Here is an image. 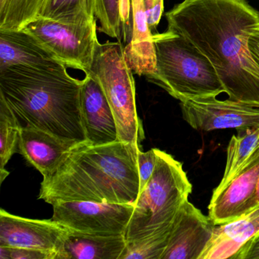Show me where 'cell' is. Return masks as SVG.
<instances>
[{"label":"cell","mask_w":259,"mask_h":259,"mask_svg":"<svg viewBox=\"0 0 259 259\" xmlns=\"http://www.w3.org/2000/svg\"><path fill=\"white\" fill-rule=\"evenodd\" d=\"M87 74L99 81L107 96L114 115L119 141L140 145L145 133L136 110L133 72L125 61L122 44L98 42Z\"/></svg>","instance_id":"obj_6"},{"label":"cell","mask_w":259,"mask_h":259,"mask_svg":"<svg viewBox=\"0 0 259 259\" xmlns=\"http://www.w3.org/2000/svg\"><path fill=\"white\" fill-rule=\"evenodd\" d=\"M248 49L251 58L259 67V25L248 36Z\"/></svg>","instance_id":"obj_29"},{"label":"cell","mask_w":259,"mask_h":259,"mask_svg":"<svg viewBox=\"0 0 259 259\" xmlns=\"http://www.w3.org/2000/svg\"><path fill=\"white\" fill-rule=\"evenodd\" d=\"M172 223L146 237L126 241L119 259H161L169 242Z\"/></svg>","instance_id":"obj_22"},{"label":"cell","mask_w":259,"mask_h":259,"mask_svg":"<svg viewBox=\"0 0 259 259\" xmlns=\"http://www.w3.org/2000/svg\"><path fill=\"white\" fill-rule=\"evenodd\" d=\"M215 224L186 201L172 223L169 242L161 259H199L210 241Z\"/></svg>","instance_id":"obj_11"},{"label":"cell","mask_w":259,"mask_h":259,"mask_svg":"<svg viewBox=\"0 0 259 259\" xmlns=\"http://www.w3.org/2000/svg\"><path fill=\"white\" fill-rule=\"evenodd\" d=\"M259 143V128H248L238 132V136H232L227 150L225 170L221 183L213 194L221 192L230 182L242 172L248 157Z\"/></svg>","instance_id":"obj_19"},{"label":"cell","mask_w":259,"mask_h":259,"mask_svg":"<svg viewBox=\"0 0 259 259\" xmlns=\"http://www.w3.org/2000/svg\"><path fill=\"white\" fill-rule=\"evenodd\" d=\"M257 162H259V143L257 146L256 147L254 151H253L252 154H251V156L248 157V160L245 162V165H244L243 168H242V171L245 170V169L250 167L252 165L255 164Z\"/></svg>","instance_id":"obj_31"},{"label":"cell","mask_w":259,"mask_h":259,"mask_svg":"<svg viewBox=\"0 0 259 259\" xmlns=\"http://www.w3.org/2000/svg\"><path fill=\"white\" fill-rule=\"evenodd\" d=\"M259 206V179L257 181V186H256L255 192H254V195H253L251 199L248 202V205H247L246 208H245V213H248V212L254 210L256 207Z\"/></svg>","instance_id":"obj_30"},{"label":"cell","mask_w":259,"mask_h":259,"mask_svg":"<svg viewBox=\"0 0 259 259\" xmlns=\"http://www.w3.org/2000/svg\"><path fill=\"white\" fill-rule=\"evenodd\" d=\"M192 191L182 163L157 149L155 169L135 204L125 240L142 239L170 225Z\"/></svg>","instance_id":"obj_5"},{"label":"cell","mask_w":259,"mask_h":259,"mask_svg":"<svg viewBox=\"0 0 259 259\" xmlns=\"http://www.w3.org/2000/svg\"><path fill=\"white\" fill-rule=\"evenodd\" d=\"M166 18L167 31L210 60L228 99L259 108V67L248 49L258 11L246 0H184Z\"/></svg>","instance_id":"obj_1"},{"label":"cell","mask_w":259,"mask_h":259,"mask_svg":"<svg viewBox=\"0 0 259 259\" xmlns=\"http://www.w3.org/2000/svg\"><path fill=\"white\" fill-rule=\"evenodd\" d=\"M52 219L71 231L95 236H125L135 204L57 201Z\"/></svg>","instance_id":"obj_8"},{"label":"cell","mask_w":259,"mask_h":259,"mask_svg":"<svg viewBox=\"0 0 259 259\" xmlns=\"http://www.w3.org/2000/svg\"><path fill=\"white\" fill-rule=\"evenodd\" d=\"M81 82L65 66L44 69L18 65L0 71V98L21 128L41 130L82 143L87 140L80 103Z\"/></svg>","instance_id":"obj_3"},{"label":"cell","mask_w":259,"mask_h":259,"mask_svg":"<svg viewBox=\"0 0 259 259\" xmlns=\"http://www.w3.org/2000/svg\"><path fill=\"white\" fill-rule=\"evenodd\" d=\"M22 30L66 67L84 74L91 69L99 42L96 20L88 25H71L37 17Z\"/></svg>","instance_id":"obj_7"},{"label":"cell","mask_w":259,"mask_h":259,"mask_svg":"<svg viewBox=\"0 0 259 259\" xmlns=\"http://www.w3.org/2000/svg\"><path fill=\"white\" fill-rule=\"evenodd\" d=\"M155 72L147 78L180 102L224 93L210 60L184 37L167 31L153 34Z\"/></svg>","instance_id":"obj_4"},{"label":"cell","mask_w":259,"mask_h":259,"mask_svg":"<svg viewBox=\"0 0 259 259\" xmlns=\"http://www.w3.org/2000/svg\"><path fill=\"white\" fill-rule=\"evenodd\" d=\"M78 145L41 130L21 128L18 153L46 178L60 166L68 153Z\"/></svg>","instance_id":"obj_13"},{"label":"cell","mask_w":259,"mask_h":259,"mask_svg":"<svg viewBox=\"0 0 259 259\" xmlns=\"http://www.w3.org/2000/svg\"><path fill=\"white\" fill-rule=\"evenodd\" d=\"M95 9L96 0H45L37 17L71 25H88L95 21Z\"/></svg>","instance_id":"obj_20"},{"label":"cell","mask_w":259,"mask_h":259,"mask_svg":"<svg viewBox=\"0 0 259 259\" xmlns=\"http://www.w3.org/2000/svg\"><path fill=\"white\" fill-rule=\"evenodd\" d=\"M259 179V162L242 171L221 192L212 194L208 216L215 225L230 222L245 214L255 192Z\"/></svg>","instance_id":"obj_14"},{"label":"cell","mask_w":259,"mask_h":259,"mask_svg":"<svg viewBox=\"0 0 259 259\" xmlns=\"http://www.w3.org/2000/svg\"><path fill=\"white\" fill-rule=\"evenodd\" d=\"M180 107L184 120L198 131L259 128L258 107L237 101L210 97L180 102Z\"/></svg>","instance_id":"obj_9"},{"label":"cell","mask_w":259,"mask_h":259,"mask_svg":"<svg viewBox=\"0 0 259 259\" xmlns=\"http://www.w3.org/2000/svg\"><path fill=\"white\" fill-rule=\"evenodd\" d=\"M235 259H259V232L244 245Z\"/></svg>","instance_id":"obj_28"},{"label":"cell","mask_w":259,"mask_h":259,"mask_svg":"<svg viewBox=\"0 0 259 259\" xmlns=\"http://www.w3.org/2000/svg\"><path fill=\"white\" fill-rule=\"evenodd\" d=\"M45 0H0V31H19L38 16Z\"/></svg>","instance_id":"obj_21"},{"label":"cell","mask_w":259,"mask_h":259,"mask_svg":"<svg viewBox=\"0 0 259 259\" xmlns=\"http://www.w3.org/2000/svg\"><path fill=\"white\" fill-rule=\"evenodd\" d=\"M259 232V206L226 224L216 225L199 259H235L244 245Z\"/></svg>","instance_id":"obj_15"},{"label":"cell","mask_w":259,"mask_h":259,"mask_svg":"<svg viewBox=\"0 0 259 259\" xmlns=\"http://www.w3.org/2000/svg\"><path fill=\"white\" fill-rule=\"evenodd\" d=\"M0 259H10V248L7 246H0Z\"/></svg>","instance_id":"obj_32"},{"label":"cell","mask_w":259,"mask_h":259,"mask_svg":"<svg viewBox=\"0 0 259 259\" xmlns=\"http://www.w3.org/2000/svg\"><path fill=\"white\" fill-rule=\"evenodd\" d=\"M10 248V259H57V257L55 251L34 248Z\"/></svg>","instance_id":"obj_26"},{"label":"cell","mask_w":259,"mask_h":259,"mask_svg":"<svg viewBox=\"0 0 259 259\" xmlns=\"http://www.w3.org/2000/svg\"><path fill=\"white\" fill-rule=\"evenodd\" d=\"M18 65L44 69L65 66L23 30L0 31V71Z\"/></svg>","instance_id":"obj_16"},{"label":"cell","mask_w":259,"mask_h":259,"mask_svg":"<svg viewBox=\"0 0 259 259\" xmlns=\"http://www.w3.org/2000/svg\"><path fill=\"white\" fill-rule=\"evenodd\" d=\"M125 236H95L71 231L57 259H119L125 248Z\"/></svg>","instance_id":"obj_18"},{"label":"cell","mask_w":259,"mask_h":259,"mask_svg":"<svg viewBox=\"0 0 259 259\" xmlns=\"http://www.w3.org/2000/svg\"><path fill=\"white\" fill-rule=\"evenodd\" d=\"M126 11L125 0H96L95 17L100 22V31L122 43Z\"/></svg>","instance_id":"obj_23"},{"label":"cell","mask_w":259,"mask_h":259,"mask_svg":"<svg viewBox=\"0 0 259 259\" xmlns=\"http://www.w3.org/2000/svg\"><path fill=\"white\" fill-rule=\"evenodd\" d=\"M21 127L16 116L7 103L0 98V170L15 153H18L20 140Z\"/></svg>","instance_id":"obj_24"},{"label":"cell","mask_w":259,"mask_h":259,"mask_svg":"<svg viewBox=\"0 0 259 259\" xmlns=\"http://www.w3.org/2000/svg\"><path fill=\"white\" fill-rule=\"evenodd\" d=\"M157 162V148H153L146 152L139 150L138 154L139 180H140V192L143 190L155 169Z\"/></svg>","instance_id":"obj_25"},{"label":"cell","mask_w":259,"mask_h":259,"mask_svg":"<svg viewBox=\"0 0 259 259\" xmlns=\"http://www.w3.org/2000/svg\"><path fill=\"white\" fill-rule=\"evenodd\" d=\"M70 232L52 218L29 219L0 210V246L46 250L58 254Z\"/></svg>","instance_id":"obj_10"},{"label":"cell","mask_w":259,"mask_h":259,"mask_svg":"<svg viewBox=\"0 0 259 259\" xmlns=\"http://www.w3.org/2000/svg\"><path fill=\"white\" fill-rule=\"evenodd\" d=\"M140 145L78 144L40 184L38 199L136 204L140 193Z\"/></svg>","instance_id":"obj_2"},{"label":"cell","mask_w":259,"mask_h":259,"mask_svg":"<svg viewBox=\"0 0 259 259\" xmlns=\"http://www.w3.org/2000/svg\"><path fill=\"white\" fill-rule=\"evenodd\" d=\"M80 103L88 143L100 145L118 142L117 126L108 100L99 81L89 74L81 82Z\"/></svg>","instance_id":"obj_12"},{"label":"cell","mask_w":259,"mask_h":259,"mask_svg":"<svg viewBox=\"0 0 259 259\" xmlns=\"http://www.w3.org/2000/svg\"><path fill=\"white\" fill-rule=\"evenodd\" d=\"M10 172L7 170V169H4V170H0V180H1V183L4 182V180L7 178V177H8Z\"/></svg>","instance_id":"obj_33"},{"label":"cell","mask_w":259,"mask_h":259,"mask_svg":"<svg viewBox=\"0 0 259 259\" xmlns=\"http://www.w3.org/2000/svg\"><path fill=\"white\" fill-rule=\"evenodd\" d=\"M132 36L124 48L127 64L136 75L151 77L156 70V54L153 34L148 26L144 0H131Z\"/></svg>","instance_id":"obj_17"},{"label":"cell","mask_w":259,"mask_h":259,"mask_svg":"<svg viewBox=\"0 0 259 259\" xmlns=\"http://www.w3.org/2000/svg\"><path fill=\"white\" fill-rule=\"evenodd\" d=\"M145 5L147 20L148 26L153 34L157 32V25H159L162 14L163 13V0H154Z\"/></svg>","instance_id":"obj_27"}]
</instances>
